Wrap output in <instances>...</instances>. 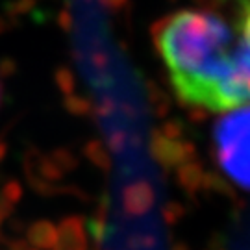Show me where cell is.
Instances as JSON below:
<instances>
[{
	"label": "cell",
	"instance_id": "6da1fadb",
	"mask_svg": "<svg viewBox=\"0 0 250 250\" xmlns=\"http://www.w3.org/2000/svg\"><path fill=\"white\" fill-rule=\"evenodd\" d=\"M156 48L186 104L209 111L250 107V0L233 17L180 9L156 26Z\"/></svg>",
	"mask_w": 250,
	"mask_h": 250
},
{
	"label": "cell",
	"instance_id": "7a4b0ae2",
	"mask_svg": "<svg viewBox=\"0 0 250 250\" xmlns=\"http://www.w3.org/2000/svg\"><path fill=\"white\" fill-rule=\"evenodd\" d=\"M217 156L233 178L250 186V107L230 111L219 123Z\"/></svg>",
	"mask_w": 250,
	"mask_h": 250
},
{
	"label": "cell",
	"instance_id": "3957f363",
	"mask_svg": "<svg viewBox=\"0 0 250 250\" xmlns=\"http://www.w3.org/2000/svg\"><path fill=\"white\" fill-rule=\"evenodd\" d=\"M54 250H83V233L78 223L67 221L56 230V239L52 245Z\"/></svg>",
	"mask_w": 250,
	"mask_h": 250
},
{
	"label": "cell",
	"instance_id": "277c9868",
	"mask_svg": "<svg viewBox=\"0 0 250 250\" xmlns=\"http://www.w3.org/2000/svg\"><path fill=\"white\" fill-rule=\"evenodd\" d=\"M54 239H56V230H54L52 224L37 223L30 230V241L41 249H52Z\"/></svg>",
	"mask_w": 250,
	"mask_h": 250
}]
</instances>
